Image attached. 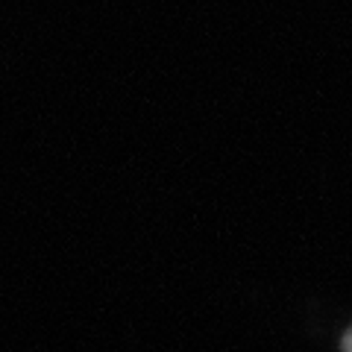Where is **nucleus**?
<instances>
[{
  "label": "nucleus",
  "instance_id": "obj_1",
  "mask_svg": "<svg viewBox=\"0 0 352 352\" xmlns=\"http://www.w3.org/2000/svg\"><path fill=\"white\" fill-rule=\"evenodd\" d=\"M344 352H352V332L344 338Z\"/></svg>",
  "mask_w": 352,
  "mask_h": 352
}]
</instances>
